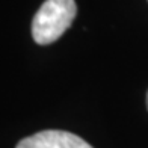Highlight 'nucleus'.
Here are the masks:
<instances>
[{"instance_id":"obj_1","label":"nucleus","mask_w":148,"mask_h":148,"mask_svg":"<svg viewBox=\"0 0 148 148\" xmlns=\"http://www.w3.org/2000/svg\"><path fill=\"white\" fill-rule=\"evenodd\" d=\"M77 15L74 0H45L33 17L32 36L39 45L55 42L64 35Z\"/></svg>"},{"instance_id":"obj_2","label":"nucleus","mask_w":148,"mask_h":148,"mask_svg":"<svg viewBox=\"0 0 148 148\" xmlns=\"http://www.w3.org/2000/svg\"><path fill=\"white\" fill-rule=\"evenodd\" d=\"M15 148H92L80 136L64 130H44L21 139Z\"/></svg>"},{"instance_id":"obj_3","label":"nucleus","mask_w":148,"mask_h":148,"mask_svg":"<svg viewBox=\"0 0 148 148\" xmlns=\"http://www.w3.org/2000/svg\"><path fill=\"white\" fill-rule=\"evenodd\" d=\"M147 107H148V92H147Z\"/></svg>"}]
</instances>
